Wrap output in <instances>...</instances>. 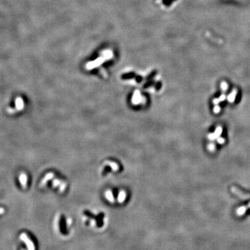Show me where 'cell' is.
<instances>
[{
	"mask_svg": "<svg viewBox=\"0 0 250 250\" xmlns=\"http://www.w3.org/2000/svg\"><path fill=\"white\" fill-rule=\"evenodd\" d=\"M20 238L21 240H22L24 243L26 244V247H27L28 250H35V245L32 242V240L29 238V237L26 235V233H22L20 235Z\"/></svg>",
	"mask_w": 250,
	"mask_h": 250,
	"instance_id": "2",
	"label": "cell"
},
{
	"mask_svg": "<svg viewBox=\"0 0 250 250\" xmlns=\"http://www.w3.org/2000/svg\"><path fill=\"white\" fill-rule=\"evenodd\" d=\"M24 108H25V101L24 98L21 96H17L7 107V110L10 114H14L21 112L24 110Z\"/></svg>",
	"mask_w": 250,
	"mask_h": 250,
	"instance_id": "1",
	"label": "cell"
},
{
	"mask_svg": "<svg viewBox=\"0 0 250 250\" xmlns=\"http://www.w3.org/2000/svg\"><path fill=\"white\" fill-rule=\"evenodd\" d=\"M213 110H214V112L215 113H218L220 112V108L218 106H215L214 109H213Z\"/></svg>",
	"mask_w": 250,
	"mask_h": 250,
	"instance_id": "9",
	"label": "cell"
},
{
	"mask_svg": "<svg viewBox=\"0 0 250 250\" xmlns=\"http://www.w3.org/2000/svg\"><path fill=\"white\" fill-rule=\"evenodd\" d=\"M218 142H219V143L222 144L224 142V138H219L218 139Z\"/></svg>",
	"mask_w": 250,
	"mask_h": 250,
	"instance_id": "10",
	"label": "cell"
},
{
	"mask_svg": "<svg viewBox=\"0 0 250 250\" xmlns=\"http://www.w3.org/2000/svg\"><path fill=\"white\" fill-rule=\"evenodd\" d=\"M209 150H210V151H213L214 149H215L214 145H213V144H211V145H209Z\"/></svg>",
	"mask_w": 250,
	"mask_h": 250,
	"instance_id": "11",
	"label": "cell"
},
{
	"mask_svg": "<svg viewBox=\"0 0 250 250\" xmlns=\"http://www.w3.org/2000/svg\"><path fill=\"white\" fill-rule=\"evenodd\" d=\"M222 131V128L220 126H218V127L216 128L214 133H211V134L209 135V139H210V140H214V139H215L216 138H218V137L220 135Z\"/></svg>",
	"mask_w": 250,
	"mask_h": 250,
	"instance_id": "5",
	"label": "cell"
},
{
	"mask_svg": "<svg viewBox=\"0 0 250 250\" xmlns=\"http://www.w3.org/2000/svg\"><path fill=\"white\" fill-rule=\"evenodd\" d=\"M28 175H26V173H24V172H22V173H21L20 175H19V181H20V183L21 184V186H22V187H23L24 188H26V186H27V181H28Z\"/></svg>",
	"mask_w": 250,
	"mask_h": 250,
	"instance_id": "4",
	"label": "cell"
},
{
	"mask_svg": "<svg viewBox=\"0 0 250 250\" xmlns=\"http://www.w3.org/2000/svg\"><path fill=\"white\" fill-rule=\"evenodd\" d=\"M221 88H222V90L223 91H226L227 88H228V85H227V84L226 82H222Z\"/></svg>",
	"mask_w": 250,
	"mask_h": 250,
	"instance_id": "8",
	"label": "cell"
},
{
	"mask_svg": "<svg viewBox=\"0 0 250 250\" xmlns=\"http://www.w3.org/2000/svg\"><path fill=\"white\" fill-rule=\"evenodd\" d=\"M225 99H226V96H225L224 95H222L220 97V98H218V99H213V103L215 105H218V104L220 103V102L224 101Z\"/></svg>",
	"mask_w": 250,
	"mask_h": 250,
	"instance_id": "7",
	"label": "cell"
},
{
	"mask_svg": "<svg viewBox=\"0 0 250 250\" xmlns=\"http://www.w3.org/2000/svg\"><path fill=\"white\" fill-rule=\"evenodd\" d=\"M231 191L233 192V193H235V194L237 196H238L239 198L242 199V200H246V199H248V198H250V196L249 195L244 194V193H242V192H241L240 190L238 189L237 188L234 187V186L231 187Z\"/></svg>",
	"mask_w": 250,
	"mask_h": 250,
	"instance_id": "3",
	"label": "cell"
},
{
	"mask_svg": "<svg viewBox=\"0 0 250 250\" xmlns=\"http://www.w3.org/2000/svg\"><path fill=\"white\" fill-rule=\"evenodd\" d=\"M236 95H237V90H233L229 95L227 97V99H228V101L231 102V103L234 102L235 99V97H236Z\"/></svg>",
	"mask_w": 250,
	"mask_h": 250,
	"instance_id": "6",
	"label": "cell"
}]
</instances>
